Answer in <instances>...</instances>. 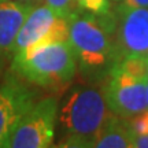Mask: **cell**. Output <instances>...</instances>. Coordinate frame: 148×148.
<instances>
[{
    "label": "cell",
    "mask_w": 148,
    "mask_h": 148,
    "mask_svg": "<svg viewBox=\"0 0 148 148\" xmlns=\"http://www.w3.org/2000/svg\"><path fill=\"white\" fill-rule=\"evenodd\" d=\"M69 26L79 73L92 82L104 79L114 66L115 12L96 15L79 10L69 19Z\"/></svg>",
    "instance_id": "1"
},
{
    "label": "cell",
    "mask_w": 148,
    "mask_h": 148,
    "mask_svg": "<svg viewBox=\"0 0 148 148\" xmlns=\"http://www.w3.org/2000/svg\"><path fill=\"white\" fill-rule=\"evenodd\" d=\"M111 111L103 90L92 85H75L59 103L58 122L62 130L59 147L89 148Z\"/></svg>",
    "instance_id": "2"
},
{
    "label": "cell",
    "mask_w": 148,
    "mask_h": 148,
    "mask_svg": "<svg viewBox=\"0 0 148 148\" xmlns=\"http://www.w3.org/2000/svg\"><path fill=\"white\" fill-rule=\"evenodd\" d=\"M78 69L69 40L38 44L15 53L10 69L33 86L58 92L73 82Z\"/></svg>",
    "instance_id": "3"
},
{
    "label": "cell",
    "mask_w": 148,
    "mask_h": 148,
    "mask_svg": "<svg viewBox=\"0 0 148 148\" xmlns=\"http://www.w3.org/2000/svg\"><path fill=\"white\" fill-rule=\"evenodd\" d=\"M59 100L48 96L36 101L18 122L4 148H47L52 147L58 123Z\"/></svg>",
    "instance_id": "4"
},
{
    "label": "cell",
    "mask_w": 148,
    "mask_h": 148,
    "mask_svg": "<svg viewBox=\"0 0 148 148\" xmlns=\"http://www.w3.org/2000/svg\"><path fill=\"white\" fill-rule=\"evenodd\" d=\"M148 79L136 78L114 64L104 78L103 93L111 112L130 118L147 110Z\"/></svg>",
    "instance_id": "5"
},
{
    "label": "cell",
    "mask_w": 148,
    "mask_h": 148,
    "mask_svg": "<svg viewBox=\"0 0 148 148\" xmlns=\"http://www.w3.org/2000/svg\"><path fill=\"white\" fill-rule=\"evenodd\" d=\"M114 64L133 55L148 52V8L127 7L119 3L115 8Z\"/></svg>",
    "instance_id": "6"
},
{
    "label": "cell",
    "mask_w": 148,
    "mask_h": 148,
    "mask_svg": "<svg viewBox=\"0 0 148 148\" xmlns=\"http://www.w3.org/2000/svg\"><path fill=\"white\" fill-rule=\"evenodd\" d=\"M25 79L7 70L0 84V147L4 148L18 122L37 101L36 90Z\"/></svg>",
    "instance_id": "7"
},
{
    "label": "cell",
    "mask_w": 148,
    "mask_h": 148,
    "mask_svg": "<svg viewBox=\"0 0 148 148\" xmlns=\"http://www.w3.org/2000/svg\"><path fill=\"white\" fill-rule=\"evenodd\" d=\"M69 21L58 16L45 3H41L33 7L19 29L12 47V56L38 44L69 40Z\"/></svg>",
    "instance_id": "8"
},
{
    "label": "cell",
    "mask_w": 148,
    "mask_h": 148,
    "mask_svg": "<svg viewBox=\"0 0 148 148\" xmlns=\"http://www.w3.org/2000/svg\"><path fill=\"white\" fill-rule=\"evenodd\" d=\"M34 5L16 0H0V59L10 62L21 26Z\"/></svg>",
    "instance_id": "9"
},
{
    "label": "cell",
    "mask_w": 148,
    "mask_h": 148,
    "mask_svg": "<svg viewBox=\"0 0 148 148\" xmlns=\"http://www.w3.org/2000/svg\"><path fill=\"white\" fill-rule=\"evenodd\" d=\"M133 132L127 118L115 115L111 112L106 123L96 136L93 145L95 148H132Z\"/></svg>",
    "instance_id": "10"
},
{
    "label": "cell",
    "mask_w": 148,
    "mask_h": 148,
    "mask_svg": "<svg viewBox=\"0 0 148 148\" xmlns=\"http://www.w3.org/2000/svg\"><path fill=\"white\" fill-rule=\"evenodd\" d=\"M44 1L56 15L60 18H64L67 21L77 11H79L75 0H44Z\"/></svg>",
    "instance_id": "11"
},
{
    "label": "cell",
    "mask_w": 148,
    "mask_h": 148,
    "mask_svg": "<svg viewBox=\"0 0 148 148\" xmlns=\"http://www.w3.org/2000/svg\"><path fill=\"white\" fill-rule=\"evenodd\" d=\"M77 7L81 11L101 15L111 11V1L110 0H75Z\"/></svg>",
    "instance_id": "12"
},
{
    "label": "cell",
    "mask_w": 148,
    "mask_h": 148,
    "mask_svg": "<svg viewBox=\"0 0 148 148\" xmlns=\"http://www.w3.org/2000/svg\"><path fill=\"white\" fill-rule=\"evenodd\" d=\"M127 122L134 134H148V108L127 118Z\"/></svg>",
    "instance_id": "13"
},
{
    "label": "cell",
    "mask_w": 148,
    "mask_h": 148,
    "mask_svg": "<svg viewBox=\"0 0 148 148\" xmlns=\"http://www.w3.org/2000/svg\"><path fill=\"white\" fill-rule=\"evenodd\" d=\"M132 148H148V134H134L133 133Z\"/></svg>",
    "instance_id": "14"
},
{
    "label": "cell",
    "mask_w": 148,
    "mask_h": 148,
    "mask_svg": "<svg viewBox=\"0 0 148 148\" xmlns=\"http://www.w3.org/2000/svg\"><path fill=\"white\" fill-rule=\"evenodd\" d=\"M122 4L136 8H148V0H123Z\"/></svg>",
    "instance_id": "15"
},
{
    "label": "cell",
    "mask_w": 148,
    "mask_h": 148,
    "mask_svg": "<svg viewBox=\"0 0 148 148\" xmlns=\"http://www.w3.org/2000/svg\"><path fill=\"white\" fill-rule=\"evenodd\" d=\"M16 1H21V3H27V4H32V5H38V4H41L44 0H16Z\"/></svg>",
    "instance_id": "16"
},
{
    "label": "cell",
    "mask_w": 148,
    "mask_h": 148,
    "mask_svg": "<svg viewBox=\"0 0 148 148\" xmlns=\"http://www.w3.org/2000/svg\"><path fill=\"white\" fill-rule=\"evenodd\" d=\"M5 63H7V62H4V60H1V59H0V79H1V75H3V73H4Z\"/></svg>",
    "instance_id": "17"
},
{
    "label": "cell",
    "mask_w": 148,
    "mask_h": 148,
    "mask_svg": "<svg viewBox=\"0 0 148 148\" xmlns=\"http://www.w3.org/2000/svg\"><path fill=\"white\" fill-rule=\"evenodd\" d=\"M111 3H116V4H119V3H122L123 0H110Z\"/></svg>",
    "instance_id": "18"
},
{
    "label": "cell",
    "mask_w": 148,
    "mask_h": 148,
    "mask_svg": "<svg viewBox=\"0 0 148 148\" xmlns=\"http://www.w3.org/2000/svg\"><path fill=\"white\" fill-rule=\"evenodd\" d=\"M147 108H148V86H147Z\"/></svg>",
    "instance_id": "19"
}]
</instances>
